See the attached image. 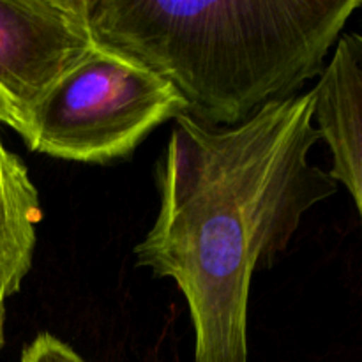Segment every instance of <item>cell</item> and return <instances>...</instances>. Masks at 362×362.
<instances>
[{
    "label": "cell",
    "mask_w": 362,
    "mask_h": 362,
    "mask_svg": "<svg viewBox=\"0 0 362 362\" xmlns=\"http://www.w3.org/2000/svg\"><path fill=\"white\" fill-rule=\"evenodd\" d=\"M322 141L313 90L233 127L173 120L156 166L159 211L134 247L136 267L172 279L189 310L194 362H250L257 269L286 251L303 218L338 191L310 154Z\"/></svg>",
    "instance_id": "1"
},
{
    "label": "cell",
    "mask_w": 362,
    "mask_h": 362,
    "mask_svg": "<svg viewBox=\"0 0 362 362\" xmlns=\"http://www.w3.org/2000/svg\"><path fill=\"white\" fill-rule=\"evenodd\" d=\"M361 0H90L98 45L175 87L211 127L246 122L320 78Z\"/></svg>",
    "instance_id": "2"
},
{
    "label": "cell",
    "mask_w": 362,
    "mask_h": 362,
    "mask_svg": "<svg viewBox=\"0 0 362 362\" xmlns=\"http://www.w3.org/2000/svg\"><path fill=\"white\" fill-rule=\"evenodd\" d=\"M187 113L168 80L122 52L98 45L28 115V151L76 163L126 159L166 120Z\"/></svg>",
    "instance_id": "3"
},
{
    "label": "cell",
    "mask_w": 362,
    "mask_h": 362,
    "mask_svg": "<svg viewBox=\"0 0 362 362\" xmlns=\"http://www.w3.org/2000/svg\"><path fill=\"white\" fill-rule=\"evenodd\" d=\"M95 48L90 0H0V87L23 131L52 88Z\"/></svg>",
    "instance_id": "4"
},
{
    "label": "cell",
    "mask_w": 362,
    "mask_h": 362,
    "mask_svg": "<svg viewBox=\"0 0 362 362\" xmlns=\"http://www.w3.org/2000/svg\"><path fill=\"white\" fill-rule=\"evenodd\" d=\"M315 126L331 152L329 175L349 189L362 221V35L343 34L313 88Z\"/></svg>",
    "instance_id": "5"
},
{
    "label": "cell",
    "mask_w": 362,
    "mask_h": 362,
    "mask_svg": "<svg viewBox=\"0 0 362 362\" xmlns=\"http://www.w3.org/2000/svg\"><path fill=\"white\" fill-rule=\"evenodd\" d=\"M42 219L39 193L25 163L0 134V296L20 292L32 269L37 226Z\"/></svg>",
    "instance_id": "6"
},
{
    "label": "cell",
    "mask_w": 362,
    "mask_h": 362,
    "mask_svg": "<svg viewBox=\"0 0 362 362\" xmlns=\"http://www.w3.org/2000/svg\"><path fill=\"white\" fill-rule=\"evenodd\" d=\"M20 362H83L81 357L48 332H41L23 349Z\"/></svg>",
    "instance_id": "7"
},
{
    "label": "cell",
    "mask_w": 362,
    "mask_h": 362,
    "mask_svg": "<svg viewBox=\"0 0 362 362\" xmlns=\"http://www.w3.org/2000/svg\"><path fill=\"white\" fill-rule=\"evenodd\" d=\"M0 124L14 129L18 134H21V131H23V122H21L20 113L14 108L9 95L2 90V87H0Z\"/></svg>",
    "instance_id": "8"
},
{
    "label": "cell",
    "mask_w": 362,
    "mask_h": 362,
    "mask_svg": "<svg viewBox=\"0 0 362 362\" xmlns=\"http://www.w3.org/2000/svg\"><path fill=\"white\" fill-rule=\"evenodd\" d=\"M6 341V299L0 296V350Z\"/></svg>",
    "instance_id": "9"
}]
</instances>
